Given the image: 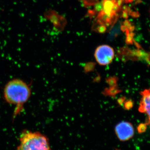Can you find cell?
I'll return each instance as SVG.
<instances>
[{
  "mask_svg": "<svg viewBox=\"0 0 150 150\" xmlns=\"http://www.w3.org/2000/svg\"><path fill=\"white\" fill-rule=\"evenodd\" d=\"M115 150H119V149H116Z\"/></svg>",
  "mask_w": 150,
  "mask_h": 150,
  "instance_id": "cell-13",
  "label": "cell"
},
{
  "mask_svg": "<svg viewBox=\"0 0 150 150\" xmlns=\"http://www.w3.org/2000/svg\"><path fill=\"white\" fill-rule=\"evenodd\" d=\"M133 103L131 100H128L124 104V108L126 110H129L133 106Z\"/></svg>",
  "mask_w": 150,
  "mask_h": 150,
  "instance_id": "cell-10",
  "label": "cell"
},
{
  "mask_svg": "<svg viewBox=\"0 0 150 150\" xmlns=\"http://www.w3.org/2000/svg\"><path fill=\"white\" fill-rule=\"evenodd\" d=\"M94 56L97 62L100 65H108L112 62L114 59V50L108 45H101L96 48Z\"/></svg>",
  "mask_w": 150,
  "mask_h": 150,
  "instance_id": "cell-3",
  "label": "cell"
},
{
  "mask_svg": "<svg viewBox=\"0 0 150 150\" xmlns=\"http://www.w3.org/2000/svg\"><path fill=\"white\" fill-rule=\"evenodd\" d=\"M16 150H51L48 138L38 132L25 131L21 134Z\"/></svg>",
  "mask_w": 150,
  "mask_h": 150,
  "instance_id": "cell-2",
  "label": "cell"
},
{
  "mask_svg": "<svg viewBox=\"0 0 150 150\" xmlns=\"http://www.w3.org/2000/svg\"><path fill=\"white\" fill-rule=\"evenodd\" d=\"M125 98L124 97L120 98L117 100V103L119 105H121L123 104V103L124 102L125 100Z\"/></svg>",
  "mask_w": 150,
  "mask_h": 150,
  "instance_id": "cell-11",
  "label": "cell"
},
{
  "mask_svg": "<svg viewBox=\"0 0 150 150\" xmlns=\"http://www.w3.org/2000/svg\"><path fill=\"white\" fill-rule=\"evenodd\" d=\"M124 1L126 2V3L132 2L133 0H123Z\"/></svg>",
  "mask_w": 150,
  "mask_h": 150,
  "instance_id": "cell-12",
  "label": "cell"
},
{
  "mask_svg": "<svg viewBox=\"0 0 150 150\" xmlns=\"http://www.w3.org/2000/svg\"><path fill=\"white\" fill-rule=\"evenodd\" d=\"M4 97L6 102L15 106L14 117L23 110L24 104L28 101L31 94L30 87L20 79L10 81L4 89Z\"/></svg>",
  "mask_w": 150,
  "mask_h": 150,
  "instance_id": "cell-1",
  "label": "cell"
},
{
  "mask_svg": "<svg viewBox=\"0 0 150 150\" xmlns=\"http://www.w3.org/2000/svg\"><path fill=\"white\" fill-rule=\"evenodd\" d=\"M118 79L116 76H110L107 78L106 82L109 85L110 87L117 86Z\"/></svg>",
  "mask_w": 150,
  "mask_h": 150,
  "instance_id": "cell-7",
  "label": "cell"
},
{
  "mask_svg": "<svg viewBox=\"0 0 150 150\" xmlns=\"http://www.w3.org/2000/svg\"><path fill=\"white\" fill-rule=\"evenodd\" d=\"M147 129V125L145 123H141L137 127V130L139 133L144 132Z\"/></svg>",
  "mask_w": 150,
  "mask_h": 150,
  "instance_id": "cell-9",
  "label": "cell"
},
{
  "mask_svg": "<svg viewBox=\"0 0 150 150\" xmlns=\"http://www.w3.org/2000/svg\"><path fill=\"white\" fill-rule=\"evenodd\" d=\"M142 95L139 110L147 115V117L145 124L150 125V89L145 90L142 93Z\"/></svg>",
  "mask_w": 150,
  "mask_h": 150,
  "instance_id": "cell-5",
  "label": "cell"
},
{
  "mask_svg": "<svg viewBox=\"0 0 150 150\" xmlns=\"http://www.w3.org/2000/svg\"><path fill=\"white\" fill-rule=\"evenodd\" d=\"M95 63H93V62H90L86 64L84 68L85 71L86 73H88L93 71L95 67Z\"/></svg>",
  "mask_w": 150,
  "mask_h": 150,
  "instance_id": "cell-8",
  "label": "cell"
},
{
  "mask_svg": "<svg viewBox=\"0 0 150 150\" xmlns=\"http://www.w3.org/2000/svg\"><path fill=\"white\" fill-rule=\"evenodd\" d=\"M121 91L117 86L109 87V88H106L103 91V94L105 96H109L115 97V96L121 92Z\"/></svg>",
  "mask_w": 150,
  "mask_h": 150,
  "instance_id": "cell-6",
  "label": "cell"
},
{
  "mask_svg": "<svg viewBox=\"0 0 150 150\" xmlns=\"http://www.w3.org/2000/svg\"><path fill=\"white\" fill-rule=\"evenodd\" d=\"M115 132L116 137L120 141H129L134 137V126L132 123L128 121H121L115 126Z\"/></svg>",
  "mask_w": 150,
  "mask_h": 150,
  "instance_id": "cell-4",
  "label": "cell"
}]
</instances>
